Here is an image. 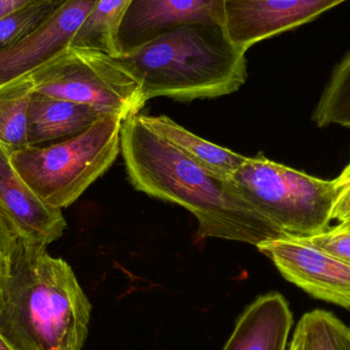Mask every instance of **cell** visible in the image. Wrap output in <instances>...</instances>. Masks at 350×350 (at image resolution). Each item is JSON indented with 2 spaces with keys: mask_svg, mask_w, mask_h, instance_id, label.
<instances>
[{
  "mask_svg": "<svg viewBox=\"0 0 350 350\" xmlns=\"http://www.w3.org/2000/svg\"><path fill=\"white\" fill-rule=\"evenodd\" d=\"M121 154L129 180L150 197L178 204L199 224L198 239L258 245L287 234L221 178L189 159L133 115L121 125Z\"/></svg>",
  "mask_w": 350,
  "mask_h": 350,
  "instance_id": "obj_1",
  "label": "cell"
},
{
  "mask_svg": "<svg viewBox=\"0 0 350 350\" xmlns=\"http://www.w3.org/2000/svg\"><path fill=\"white\" fill-rule=\"evenodd\" d=\"M20 237L0 291V334L18 350H81L92 304L64 259Z\"/></svg>",
  "mask_w": 350,
  "mask_h": 350,
  "instance_id": "obj_2",
  "label": "cell"
},
{
  "mask_svg": "<svg viewBox=\"0 0 350 350\" xmlns=\"http://www.w3.org/2000/svg\"><path fill=\"white\" fill-rule=\"evenodd\" d=\"M113 57L137 80L147 100L219 98L247 79L244 51L230 42L224 27L207 23L180 25Z\"/></svg>",
  "mask_w": 350,
  "mask_h": 350,
  "instance_id": "obj_3",
  "label": "cell"
},
{
  "mask_svg": "<svg viewBox=\"0 0 350 350\" xmlns=\"http://www.w3.org/2000/svg\"><path fill=\"white\" fill-rule=\"evenodd\" d=\"M122 122L117 116L104 117L75 137L14 152L10 160L41 201L62 210L113 165L121 152Z\"/></svg>",
  "mask_w": 350,
  "mask_h": 350,
  "instance_id": "obj_4",
  "label": "cell"
},
{
  "mask_svg": "<svg viewBox=\"0 0 350 350\" xmlns=\"http://www.w3.org/2000/svg\"><path fill=\"white\" fill-rule=\"evenodd\" d=\"M228 179L242 197L288 237L306 238L330 228L340 189L337 179L312 176L275 163L262 153L247 157Z\"/></svg>",
  "mask_w": 350,
  "mask_h": 350,
  "instance_id": "obj_5",
  "label": "cell"
},
{
  "mask_svg": "<svg viewBox=\"0 0 350 350\" xmlns=\"http://www.w3.org/2000/svg\"><path fill=\"white\" fill-rule=\"evenodd\" d=\"M35 92L126 120L146 100L137 80L112 55L69 47L30 74Z\"/></svg>",
  "mask_w": 350,
  "mask_h": 350,
  "instance_id": "obj_6",
  "label": "cell"
},
{
  "mask_svg": "<svg viewBox=\"0 0 350 350\" xmlns=\"http://www.w3.org/2000/svg\"><path fill=\"white\" fill-rule=\"evenodd\" d=\"M257 249L284 279L308 295L350 310V263L292 237L263 243Z\"/></svg>",
  "mask_w": 350,
  "mask_h": 350,
  "instance_id": "obj_7",
  "label": "cell"
},
{
  "mask_svg": "<svg viewBox=\"0 0 350 350\" xmlns=\"http://www.w3.org/2000/svg\"><path fill=\"white\" fill-rule=\"evenodd\" d=\"M347 0H224V29L246 53L251 46L308 24Z\"/></svg>",
  "mask_w": 350,
  "mask_h": 350,
  "instance_id": "obj_8",
  "label": "cell"
},
{
  "mask_svg": "<svg viewBox=\"0 0 350 350\" xmlns=\"http://www.w3.org/2000/svg\"><path fill=\"white\" fill-rule=\"evenodd\" d=\"M98 0H67L41 26L14 44L0 49V88L30 75L69 49Z\"/></svg>",
  "mask_w": 350,
  "mask_h": 350,
  "instance_id": "obj_9",
  "label": "cell"
},
{
  "mask_svg": "<svg viewBox=\"0 0 350 350\" xmlns=\"http://www.w3.org/2000/svg\"><path fill=\"white\" fill-rule=\"evenodd\" d=\"M189 23L224 27V0H131L119 27V55Z\"/></svg>",
  "mask_w": 350,
  "mask_h": 350,
  "instance_id": "obj_10",
  "label": "cell"
},
{
  "mask_svg": "<svg viewBox=\"0 0 350 350\" xmlns=\"http://www.w3.org/2000/svg\"><path fill=\"white\" fill-rule=\"evenodd\" d=\"M0 206L21 236L49 246L61 238L67 221L61 209L41 201L12 165L10 154L0 144Z\"/></svg>",
  "mask_w": 350,
  "mask_h": 350,
  "instance_id": "obj_11",
  "label": "cell"
},
{
  "mask_svg": "<svg viewBox=\"0 0 350 350\" xmlns=\"http://www.w3.org/2000/svg\"><path fill=\"white\" fill-rule=\"evenodd\" d=\"M293 325L289 302L269 292L245 310L224 350H287Z\"/></svg>",
  "mask_w": 350,
  "mask_h": 350,
  "instance_id": "obj_12",
  "label": "cell"
},
{
  "mask_svg": "<svg viewBox=\"0 0 350 350\" xmlns=\"http://www.w3.org/2000/svg\"><path fill=\"white\" fill-rule=\"evenodd\" d=\"M108 117L90 107L33 92L29 103L28 144L37 147L70 139Z\"/></svg>",
  "mask_w": 350,
  "mask_h": 350,
  "instance_id": "obj_13",
  "label": "cell"
},
{
  "mask_svg": "<svg viewBox=\"0 0 350 350\" xmlns=\"http://www.w3.org/2000/svg\"><path fill=\"white\" fill-rule=\"evenodd\" d=\"M139 118L151 131L163 137L189 159L221 178H230L246 161L247 157L201 139L175 123L170 117L139 114Z\"/></svg>",
  "mask_w": 350,
  "mask_h": 350,
  "instance_id": "obj_14",
  "label": "cell"
},
{
  "mask_svg": "<svg viewBox=\"0 0 350 350\" xmlns=\"http://www.w3.org/2000/svg\"><path fill=\"white\" fill-rule=\"evenodd\" d=\"M33 92L29 75L0 88V144L10 155L29 147L28 110Z\"/></svg>",
  "mask_w": 350,
  "mask_h": 350,
  "instance_id": "obj_15",
  "label": "cell"
},
{
  "mask_svg": "<svg viewBox=\"0 0 350 350\" xmlns=\"http://www.w3.org/2000/svg\"><path fill=\"white\" fill-rule=\"evenodd\" d=\"M129 3L131 0H98L69 47L94 49L113 57L118 55L119 27Z\"/></svg>",
  "mask_w": 350,
  "mask_h": 350,
  "instance_id": "obj_16",
  "label": "cell"
},
{
  "mask_svg": "<svg viewBox=\"0 0 350 350\" xmlns=\"http://www.w3.org/2000/svg\"><path fill=\"white\" fill-rule=\"evenodd\" d=\"M291 350H350V327L324 310L306 312L298 321Z\"/></svg>",
  "mask_w": 350,
  "mask_h": 350,
  "instance_id": "obj_17",
  "label": "cell"
},
{
  "mask_svg": "<svg viewBox=\"0 0 350 350\" xmlns=\"http://www.w3.org/2000/svg\"><path fill=\"white\" fill-rule=\"evenodd\" d=\"M312 120L319 127L337 124L350 129V51L335 67Z\"/></svg>",
  "mask_w": 350,
  "mask_h": 350,
  "instance_id": "obj_18",
  "label": "cell"
},
{
  "mask_svg": "<svg viewBox=\"0 0 350 350\" xmlns=\"http://www.w3.org/2000/svg\"><path fill=\"white\" fill-rule=\"evenodd\" d=\"M67 0H35L0 18V49L36 30Z\"/></svg>",
  "mask_w": 350,
  "mask_h": 350,
  "instance_id": "obj_19",
  "label": "cell"
},
{
  "mask_svg": "<svg viewBox=\"0 0 350 350\" xmlns=\"http://www.w3.org/2000/svg\"><path fill=\"white\" fill-rule=\"evenodd\" d=\"M300 239L314 248L350 263V219L340 221L322 234Z\"/></svg>",
  "mask_w": 350,
  "mask_h": 350,
  "instance_id": "obj_20",
  "label": "cell"
},
{
  "mask_svg": "<svg viewBox=\"0 0 350 350\" xmlns=\"http://www.w3.org/2000/svg\"><path fill=\"white\" fill-rule=\"evenodd\" d=\"M21 234L0 206V255L8 257Z\"/></svg>",
  "mask_w": 350,
  "mask_h": 350,
  "instance_id": "obj_21",
  "label": "cell"
},
{
  "mask_svg": "<svg viewBox=\"0 0 350 350\" xmlns=\"http://www.w3.org/2000/svg\"><path fill=\"white\" fill-rule=\"evenodd\" d=\"M331 217L338 221L350 219V178L340 185Z\"/></svg>",
  "mask_w": 350,
  "mask_h": 350,
  "instance_id": "obj_22",
  "label": "cell"
},
{
  "mask_svg": "<svg viewBox=\"0 0 350 350\" xmlns=\"http://www.w3.org/2000/svg\"><path fill=\"white\" fill-rule=\"evenodd\" d=\"M35 0H0V18Z\"/></svg>",
  "mask_w": 350,
  "mask_h": 350,
  "instance_id": "obj_23",
  "label": "cell"
},
{
  "mask_svg": "<svg viewBox=\"0 0 350 350\" xmlns=\"http://www.w3.org/2000/svg\"><path fill=\"white\" fill-rule=\"evenodd\" d=\"M8 273V257L0 255V291Z\"/></svg>",
  "mask_w": 350,
  "mask_h": 350,
  "instance_id": "obj_24",
  "label": "cell"
},
{
  "mask_svg": "<svg viewBox=\"0 0 350 350\" xmlns=\"http://www.w3.org/2000/svg\"><path fill=\"white\" fill-rule=\"evenodd\" d=\"M350 178V162L349 164H347V167L343 170V172H341V174L339 175L338 177H337V181H338V185L339 187H340V185H342V183H345V181L349 180Z\"/></svg>",
  "mask_w": 350,
  "mask_h": 350,
  "instance_id": "obj_25",
  "label": "cell"
},
{
  "mask_svg": "<svg viewBox=\"0 0 350 350\" xmlns=\"http://www.w3.org/2000/svg\"><path fill=\"white\" fill-rule=\"evenodd\" d=\"M0 350H18L10 345L5 339L0 334Z\"/></svg>",
  "mask_w": 350,
  "mask_h": 350,
  "instance_id": "obj_26",
  "label": "cell"
},
{
  "mask_svg": "<svg viewBox=\"0 0 350 350\" xmlns=\"http://www.w3.org/2000/svg\"><path fill=\"white\" fill-rule=\"evenodd\" d=\"M288 350H291V349H288Z\"/></svg>",
  "mask_w": 350,
  "mask_h": 350,
  "instance_id": "obj_27",
  "label": "cell"
}]
</instances>
